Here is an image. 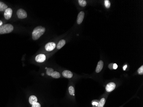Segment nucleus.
<instances>
[{
	"instance_id": "nucleus-2",
	"label": "nucleus",
	"mask_w": 143,
	"mask_h": 107,
	"mask_svg": "<svg viewBox=\"0 0 143 107\" xmlns=\"http://www.w3.org/2000/svg\"><path fill=\"white\" fill-rule=\"evenodd\" d=\"M13 29V27L11 24H7L2 25L0 26V34L10 33L12 32Z\"/></svg>"
},
{
	"instance_id": "nucleus-24",
	"label": "nucleus",
	"mask_w": 143,
	"mask_h": 107,
	"mask_svg": "<svg viewBox=\"0 0 143 107\" xmlns=\"http://www.w3.org/2000/svg\"><path fill=\"white\" fill-rule=\"evenodd\" d=\"M98 104V103H96V102H93V103H92V104L93 105H95V106H97Z\"/></svg>"
},
{
	"instance_id": "nucleus-9",
	"label": "nucleus",
	"mask_w": 143,
	"mask_h": 107,
	"mask_svg": "<svg viewBox=\"0 0 143 107\" xmlns=\"http://www.w3.org/2000/svg\"><path fill=\"white\" fill-rule=\"evenodd\" d=\"M62 75L65 78H70L73 76V74L72 72L69 70L63 71L62 72Z\"/></svg>"
},
{
	"instance_id": "nucleus-21",
	"label": "nucleus",
	"mask_w": 143,
	"mask_h": 107,
	"mask_svg": "<svg viewBox=\"0 0 143 107\" xmlns=\"http://www.w3.org/2000/svg\"><path fill=\"white\" fill-rule=\"evenodd\" d=\"M32 107H41V105L39 103L37 102L32 105Z\"/></svg>"
},
{
	"instance_id": "nucleus-5",
	"label": "nucleus",
	"mask_w": 143,
	"mask_h": 107,
	"mask_svg": "<svg viewBox=\"0 0 143 107\" xmlns=\"http://www.w3.org/2000/svg\"><path fill=\"white\" fill-rule=\"evenodd\" d=\"M12 10L10 8H8L4 11V16L7 20L11 18L12 15Z\"/></svg>"
},
{
	"instance_id": "nucleus-12",
	"label": "nucleus",
	"mask_w": 143,
	"mask_h": 107,
	"mask_svg": "<svg viewBox=\"0 0 143 107\" xmlns=\"http://www.w3.org/2000/svg\"><path fill=\"white\" fill-rule=\"evenodd\" d=\"M66 44V41L64 40H60L57 45V48L58 49H61Z\"/></svg>"
},
{
	"instance_id": "nucleus-6",
	"label": "nucleus",
	"mask_w": 143,
	"mask_h": 107,
	"mask_svg": "<svg viewBox=\"0 0 143 107\" xmlns=\"http://www.w3.org/2000/svg\"><path fill=\"white\" fill-rule=\"evenodd\" d=\"M116 84L114 83L110 82L107 84L105 87V90L106 91L108 92H111L114 90Z\"/></svg>"
},
{
	"instance_id": "nucleus-18",
	"label": "nucleus",
	"mask_w": 143,
	"mask_h": 107,
	"mask_svg": "<svg viewBox=\"0 0 143 107\" xmlns=\"http://www.w3.org/2000/svg\"><path fill=\"white\" fill-rule=\"evenodd\" d=\"M69 93L72 96H75V89H74V87H73L72 86H70L69 87Z\"/></svg>"
},
{
	"instance_id": "nucleus-11",
	"label": "nucleus",
	"mask_w": 143,
	"mask_h": 107,
	"mask_svg": "<svg viewBox=\"0 0 143 107\" xmlns=\"http://www.w3.org/2000/svg\"><path fill=\"white\" fill-rule=\"evenodd\" d=\"M29 102L30 104H31V105H33L35 103H37V97L34 95L31 96L29 99Z\"/></svg>"
},
{
	"instance_id": "nucleus-27",
	"label": "nucleus",
	"mask_w": 143,
	"mask_h": 107,
	"mask_svg": "<svg viewBox=\"0 0 143 107\" xmlns=\"http://www.w3.org/2000/svg\"><path fill=\"white\" fill-rule=\"evenodd\" d=\"M42 75H44V73H43L42 74Z\"/></svg>"
},
{
	"instance_id": "nucleus-8",
	"label": "nucleus",
	"mask_w": 143,
	"mask_h": 107,
	"mask_svg": "<svg viewBox=\"0 0 143 107\" xmlns=\"http://www.w3.org/2000/svg\"><path fill=\"white\" fill-rule=\"evenodd\" d=\"M85 17V13L83 11H81L79 13L78 17H77V23L78 24L80 25L82 22L83 19Z\"/></svg>"
},
{
	"instance_id": "nucleus-16",
	"label": "nucleus",
	"mask_w": 143,
	"mask_h": 107,
	"mask_svg": "<svg viewBox=\"0 0 143 107\" xmlns=\"http://www.w3.org/2000/svg\"><path fill=\"white\" fill-rule=\"evenodd\" d=\"M54 72L53 69L51 68H48L46 70V74L48 76H51Z\"/></svg>"
},
{
	"instance_id": "nucleus-20",
	"label": "nucleus",
	"mask_w": 143,
	"mask_h": 107,
	"mask_svg": "<svg viewBox=\"0 0 143 107\" xmlns=\"http://www.w3.org/2000/svg\"><path fill=\"white\" fill-rule=\"evenodd\" d=\"M138 72L139 75H143V66L142 65L139 68Z\"/></svg>"
},
{
	"instance_id": "nucleus-15",
	"label": "nucleus",
	"mask_w": 143,
	"mask_h": 107,
	"mask_svg": "<svg viewBox=\"0 0 143 107\" xmlns=\"http://www.w3.org/2000/svg\"><path fill=\"white\" fill-rule=\"evenodd\" d=\"M51 76L52 78H60V74L58 72H56V71H54L53 73L52 74Z\"/></svg>"
},
{
	"instance_id": "nucleus-19",
	"label": "nucleus",
	"mask_w": 143,
	"mask_h": 107,
	"mask_svg": "<svg viewBox=\"0 0 143 107\" xmlns=\"http://www.w3.org/2000/svg\"><path fill=\"white\" fill-rule=\"evenodd\" d=\"M105 6L107 8H109L111 6V3L108 0H105Z\"/></svg>"
},
{
	"instance_id": "nucleus-23",
	"label": "nucleus",
	"mask_w": 143,
	"mask_h": 107,
	"mask_svg": "<svg viewBox=\"0 0 143 107\" xmlns=\"http://www.w3.org/2000/svg\"><path fill=\"white\" fill-rule=\"evenodd\" d=\"M118 67V66L117 64L116 63H114V65H113V69H116Z\"/></svg>"
},
{
	"instance_id": "nucleus-1",
	"label": "nucleus",
	"mask_w": 143,
	"mask_h": 107,
	"mask_svg": "<svg viewBox=\"0 0 143 107\" xmlns=\"http://www.w3.org/2000/svg\"><path fill=\"white\" fill-rule=\"evenodd\" d=\"M45 31L46 28L42 26H37L36 27L33 31V39L34 40H38L45 33Z\"/></svg>"
},
{
	"instance_id": "nucleus-22",
	"label": "nucleus",
	"mask_w": 143,
	"mask_h": 107,
	"mask_svg": "<svg viewBox=\"0 0 143 107\" xmlns=\"http://www.w3.org/2000/svg\"><path fill=\"white\" fill-rule=\"evenodd\" d=\"M113 65H114V63H111L110 64L108 65V68L109 69H110L111 70H112L113 69Z\"/></svg>"
},
{
	"instance_id": "nucleus-7",
	"label": "nucleus",
	"mask_w": 143,
	"mask_h": 107,
	"mask_svg": "<svg viewBox=\"0 0 143 107\" xmlns=\"http://www.w3.org/2000/svg\"><path fill=\"white\" fill-rule=\"evenodd\" d=\"M46 60V56L43 54H39L35 57V60L38 63H43Z\"/></svg>"
},
{
	"instance_id": "nucleus-14",
	"label": "nucleus",
	"mask_w": 143,
	"mask_h": 107,
	"mask_svg": "<svg viewBox=\"0 0 143 107\" xmlns=\"http://www.w3.org/2000/svg\"><path fill=\"white\" fill-rule=\"evenodd\" d=\"M105 103V98H102L101 100H100L99 102L98 103L97 107H103Z\"/></svg>"
},
{
	"instance_id": "nucleus-3",
	"label": "nucleus",
	"mask_w": 143,
	"mask_h": 107,
	"mask_svg": "<svg viewBox=\"0 0 143 107\" xmlns=\"http://www.w3.org/2000/svg\"><path fill=\"white\" fill-rule=\"evenodd\" d=\"M17 15L18 18L20 19H24L27 17V13L26 12L22 9H19L18 10Z\"/></svg>"
},
{
	"instance_id": "nucleus-13",
	"label": "nucleus",
	"mask_w": 143,
	"mask_h": 107,
	"mask_svg": "<svg viewBox=\"0 0 143 107\" xmlns=\"http://www.w3.org/2000/svg\"><path fill=\"white\" fill-rule=\"evenodd\" d=\"M8 8L7 5L4 3L3 2L0 1V12L5 11Z\"/></svg>"
},
{
	"instance_id": "nucleus-10",
	"label": "nucleus",
	"mask_w": 143,
	"mask_h": 107,
	"mask_svg": "<svg viewBox=\"0 0 143 107\" xmlns=\"http://www.w3.org/2000/svg\"><path fill=\"white\" fill-rule=\"evenodd\" d=\"M103 65H104V63L102 60H100L98 62L96 69H95L96 72L99 73L102 71V69H103Z\"/></svg>"
},
{
	"instance_id": "nucleus-26",
	"label": "nucleus",
	"mask_w": 143,
	"mask_h": 107,
	"mask_svg": "<svg viewBox=\"0 0 143 107\" xmlns=\"http://www.w3.org/2000/svg\"><path fill=\"white\" fill-rule=\"evenodd\" d=\"M3 25V22L0 20V26H1Z\"/></svg>"
},
{
	"instance_id": "nucleus-17",
	"label": "nucleus",
	"mask_w": 143,
	"mask_h": 107,
	"mask_svg": "<svg viewBox=\"0 0 143 107\" xmlns=\"http://www.w3.org/2000/svg\"><path fill=\"white\" fill-rule=\"evenodd\" d=\"M79 3L80 5V6L82 7H85L87 5V2L85 0H79Z\"/></svg>"
},
{
	"instance_id": "nucleus-25",
	"label": "nucleus",
	"mask_w": 143,
	"mask_h": 107,
	"mask_svg": "<svg viewBox=\"0 0 143 107\" xmlns=\"http://www.w3.org/2000/svg\"><path fill=\"white\" fill-rule=\"evenodd\" d=\"M127 67V66L126 65L125 66H124L123 67V70H126V69Z\"/></svg>"
},
{
	"instance_id": "nucleus-4",
	"label": "nucleus",
	"mask_w": 143,
	"mask_h": 107,
	"mask_svg": "<svg viewBox=\"0 0 143 107\" xmlns=\"http://www.w3.org/2000/svg\"><path fill=\"white\" fill-rule=\"evenodd\" d=\"M55 43L53 42H50L47 43L45 46V49L47 51L51 52L56 47Z\"/></svg>"
},
{
	"instance_id": "nucleus-28",
	"label": "nucleus",
	"mask_w": 143,
	"mask_h": 107,
	"mask_svg": "<svg viewBox=\"0 0 143 107\" xmlns=\"http://www.w3.org/2000/svg\"><path fill=\"white\" fill-rule=\"evenodd\" d=\"M47 68H48L47 67L45 68V69H47Z\"/></svg>"
}]
</instances>
